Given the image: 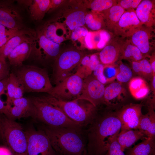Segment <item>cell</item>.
Wrapping results in <instances>:
<instances>
[{
	"label": "cell",
	"mask_w": 155,
	"mask_h": 155,
	"mask_svg": "<svg viewBox=\"0 0 155 155\" xmlns=\"http://www.w3.org/2000/svg\"><path fill=\"white\" fill-rule=\"evenodd\" d=\"M87 131V155H105L107 141L118 133L122 125L117 115L96 117Z\"/></svg>",
	"instance_id": "1"
},
{
	"label": "cell",
	"mask_w": 155,
	"mask_h": 155,
	"mask_svg": "<svg viewBox=\"0 0 155 155\" xmlns=\"http://www.w3.org/2000/svg\"><path fill=\"white\" fill-rule=\"evenodd\" d=\"M42 130L59 155H87L86 144L82 130L64 127H51L43 125Z\"/></svg>",
	"instance_id": "2"
},
{
	"label": "cell",
	"mask_w": 155,
	"mask_h": 155,
	"mask_svg": "<svg viewBox=\"0 0 155 155\" xmlns=\"http://www.w3.org/2000/svg\"><path fill=\"white\" fill-rule=\"evenodd\" d=\"M30 98L32 104L31 116L44 125L82 130V127L69 119L59 108L47 102L41 96Z\"/></svg>",
	"instance_id": "3"
},
{
	"label": "cell",
	"mask_w": 155,
	"mask_h": 155,
	"mask_svg": "<svg viewBox=\"0 0 155 155\" xmlns=\"http://www.w3.org/2000/svg\"><path fill=\"white\" fill-rule=\"evenodd\" d=\"M41 97L47 102L59 108L69 119L82 128L89 125L96 117V107L88 101H63L50 95Z\"/></svg>",
	"instance_id": "4"
},
{
	"label": "cell",
	"mask_w": 155,
	"mask_h": 155,
	"mask_svg": "<svg viewBox=\"0 0 155 155\" xmlns=\"http://www.w3.org/2000/svg\"><path fill=\"white\" fill-rule=\"evenodd\" d=\"M13 72L22 87L24 92L48 93L53 87L45 69L34 65H23L13 67Z\"/></svg>",
	"instance_id": "5"
},
{
	"label": "cell",
	"mask_w": 155,
	"mask_h": 155,
	"mask_svg": "<svg viewBox=\"0 0 155 155\" xmlns=\"http://www.w3.org/2000/svg\"><path fill=\"white\" fill-rule=\"evenodd\" d=\"M0 136L13 155H27L25 131L20 124L2 114L0 116Z\"/></svg>",
	"instance_id": "6"
},
{
	"label": "cell",
	"mask_w": 155,
	"mask_h": 155,
	"mask_svg": "<svg viewBox=\"0 0 155 155\" xmlns=\"http://www.w3.org/2000/svg\"><path fill=\"white\" fill-rule=\"evenodd\" d=\"M85 55L84 52L77 48H70L60 52L53 65V78L56 85L73 74Z\"/></svg>",
	"instance_id": "7"
},
{
	"label": "cell",
	"mask_w": 155,
	"mask_h": 155,
	"mask_svg": "<svg viewBox=\"0 0 155 155\" xmlns=\"http://www.w3.org/2000/svg\"><path fill=\"white\" fill-rule=\"evenodd\" d=\"M31 43L30 57L39 62L54 60L59 54L60 45L48 39L38 29Z\"/></svg>",
	"instance_id": "8"
},
{
	"label": "cell",
	"mask_w": 155,
	"mask_h": 155,
	"mask_svg": "<svg viewBox=\"0 0 155 155\" xmlns=\"http://www.w3.org/2000/svg\"><path fill=\"white\" fill-rule=\"evenodd\" d=\"M83 79L76 73L69 75L53 87L48 93L59 100L69 101L74 100L82 89Z\"/></svg>",
	"instance_id": "9"
},
{
	"label": "cell",
	"mask_w": 155,
	"mask_h": 155,
	"mask_svg": "<svg viewBox=\"0 0 155 155\" xmlns=\"http://www.w3.org/2000/svg\"><path fill=\"white\" fill-rule=\"evenodd\" d=\"M25 132L27 155H56L48 137L42 129H30Z\"/></svg>",
	"instance_id": "10"
},
{
	"label": "cell",
	"mask_w": 155,
	"mask_h": 155,
	"mask_svg": "<svg viewBox=\"0 0 155 155\" xmlns=\"http://www.w3.org/2000/svg\"><path fill=\"white\" fill-rule=\"evenodd\" d=\"M15 1L0 0V24L9 28L22 30L27 28L19 8Z\"/></svg>",
	"instance_id": "11"
},
{
	"label": "cell",
	"mask_w": 155,
	"mask_h": 155,
	"mask_svg": "<svg viewBox=\"0 0 155 155\" xmlns=\"http://www.w3.org/2000/svg\"><path fill=\"white\" fill-rule=\"evenodd\" d=\"M70 3V6L64 8L62 11V13H60L61 16L57 18L61 20L56 19L62 20V22L61 23L71 34V32L75 29L84 26L85 24V16L87 11L86 8L79 1H73Z\"/></svg>",
	"instance_id": "12"
},
{
	"label": "cell",
	"mask_w": 155,
	"mask_h": 155,
	"mask_svg": "<svg viewBox=\"0 0 155 155\" xmlns=\"http://www.w3.org/2000/svg\"><path fill=\"white\" fill-rule=\"evenodd\" d=\"M105 87L92 75L83 80L81 91L74 100H84L89 102L94 106L103 102Z\"/></svg>",
	"instance_id": "13"
},
{
	"label": "cell",
	"mask_w": 155,
	"mask_h": 155,
	"mask_svg": "<svg viewBox=\"0 0 155 155\" xmlns=\"http://www.w3.org/2000/svg\"><path fill=\"white\" fill-rule=\"evenodd\" d=\"M143 25L138 18L135 9L127 11L121 16L113 32L115 35L118 37L128 38Z\"/></svg>",
	"instance_id": "14"
},
{
	"label": "cell",
	"mask_w": 155,
	"mask_h": 155,
	"mask_svg": "<svg viewBox=\"0 0 155 155\" xmlns=\"http://www.w3.org/2000/svg\"><path fill=\"white\" fill-rule=\"evenodd\" d=\"M142 107L141 104L129 105L116 114L121 123V130L137 129L142 115Z\"/></svg>",
	"instance_id": "15"
},
{
	"label": "cell",
	"mask_w": 155,
	"mask_h": 155,
	"mask_svg": "<svg viewBox=\"0 0 155 155\" xmlns=\"http://www.w3.org/2000/svg\"><path fill=\"white\" fill-rule=\"evenodd\" d=\"M152 27L143 25L141 28L128 37L131 42L140 50L143 56L148 57L154 45V32Z\"/></svg>",
	"instance_id": "16"
},
{
	"label": "cell",
	"mask_w": 155,
	"mask_h": 155,
	"mask_svg": "<svg viewBox=\"0 0 155 155\" xmlns=\"http://www.w3.org/2000/svg\"><path fill=\"white\" fill-rule=\"evenodd\" d=\"M38 30L48 39L59 44L70 35L64 25L55 19L46 22Z\"/></svg>",
	"instance_id": "17"
},
{
	"label": "cell",
	"mask_w": 155,
	"mask_h": 155,
	"mask_svg": "<svg viewBox=\"0 0 155 155\" xmlns=\"http://www.w3.org/2000/svg\"><path fill=\"white\" fill-rule=\"evenodd\" d=\"M36 34V31L27 28L12 37L0 48V61H6L10 54L22 43L26 41L32 42Z\"/></svg>",
	"instance_id": "18"
},
{
	"label": "cell",
	"mask_w": 155,
	"mask_h": 155,
	"mask_svg": "<svg viewBox=\"0 0 155 155\" xmlns=\"http://www.w3.org/2000/svg\"><path fill=\"white\" fill-rule=\"evenodd\" d=\"M17 2L19 5L27 9L33 20L38 21L48 13L50 0H17Z\"/></svg>",
	"instance_id": "19"
},
{
	"label": "cell",
	"mask_w": 155,
	"mask_h": 155,
	"mask_svg": "<svg viewBox=\"0 0 155 155\" xmlns=\"http://www.w3.org/2000/svg\"><path fill=\"white\" fill-rule=\"evenodd\" d=\"M155 1L142 0L135 10L136 14L143 25L148 28L155 25Z\"/></svg>",
	"instance_id": "20"
},
{
	"label": "cell",
	"mask_w": 155,
	"mask_h": 155,
	"mask_svg": "<svg viewBox=\"0 0 155 155\" xmlns=\"http://www.w3.org/2000/svg\"><path fill=\"white\" fill-rule=\"evenodd\" d=\"M112 38L99 53V58L100 62L103 65L113 64L119 59L121 52L120 38Z\"/></svg>",
	"instance_id": "21"
},
{
	"label": "cell",
	"mask_w": 155,
	"mask_h": 155,
	"mask_svg": "<svg viewBox=\"0 0 155 155\" xmlns=\"http://www.w3.org/2000/svg\"><path fill=\"white\" fill-rule=\"evenodd\" d=\"M111 39L110 33L104 29L89 31L84 39L85 48L90 50L102 49Z\"/></svg>",
	"instance_id": "22"
},
{
	"label": "cell",
	"mask_w": 155,
	"mask_h": 155,
	"mask_svg": "<svg viewBox=\"0 0 155 155\" xmlns=\"http://www.w3.org/2000/svg\"><path fill=\"white\" fill-rule=\"evenodd\" d=\"M32 42L26 41L22 43L10 54L7 58L10 66L17 67L23 65V62L30 57Z\"/></svg>",
	"instance_id": "23"
},
{
	"label": "cell",
	"mask_w": 155,
	"mask_h": 155,
	"mask_svg": "<svg viewBox=\"0 0 155 155\" xmlns=\"http://www.w3.org/2000/svg\"><path fill=\"white\" fill-rule=\"evenodd\" d=\"M147 137L144 131L139 129L121 130L117 135V140L124 151L139 140Z\"/></svg>",
	"instance_id": "24"
},
{
	"label": "cell",
	"mask_w": 155,
	"mask_h": 155,
	"mask_svg": "<svg viewBox=\"0 0 155 155\" xmlns=\"http://www.w3.org/2000/svg\"><path fill=\"white\" fill-rule=\"evenodd\" d=\"M100 63L97 55H85L78 65L75 73L84 80L92 75L95 68Z\"/></svg>",
	"instance_id": "25"
},
{
	"label": "cell",
	"mask_w": 155,
	"mask_h": 155,
	"mask_svg": "<svg viewBox=\"0 0 155 155\" xmlns=\"http://www.w3.org/2000/svg\"><path fill=\"white\" fill-rule=\"evenodd\" d=\"M121 52L119 59L131 62L138 61L145 58L139 49L133 45L128 38H121Z\"/></svg>",
	"instance_id": "26"
},
{
	"label": "cell",
	"mask_w": 155,
	"mask_h": 155,
	"mask_svg": "<svg viewBox=\"0 0 155 155\" xmlns=\"http://www.w3.org/2000/svg\"><path fill=\"white\" fill-rule=\"evenodd\" d=\"M125 96V91L121 83L113 82L105 87L103 102L113 104L121 100Z\"/></svg>",
	"instance_id": "27"
},
{
	"label": "cell",
	"mask_w": 155,
	"mask_h": 155,
	"mask_svg": "<svg viewBox=\"0 0 155 155\" xmlns=\"http://www.w3.org/2000/svg\"><path fill=\"white\" fill-rule=\"evenodd\" d=\"M125 11L121 6L116 4L101 12L106 27L113 31L116 24Z\"/></svg>",
	"instance_id": "28"
},
{
	"label": "cell",
	"mask_w": 155,
	"mask_h": 155,
	"mask_svg": "<svg viewBox=\"0 0 155 155\" xmlns=\"http://www.w3.org/2000/svg\"><path fill=\"white\" fill-rule=\"evenodd\" d=\"M155 139L147 137L133 147L128 149L125 155H155Z\"/></svg>",
	"instance_id": "29"
},
{
	"label": "cell",
	"mask_w": 155,
	"mask_h": 155,
	"mask_svg": "<svg viewBox=\"0 0 155 155\" xmlns=\"http://www.w3.org/2000/svg\"><path fill=\"white\" fill-rule=\"evenodd\" d=\"M129 88L131 95L137 99L145 98L150 91L146 81L140 77L132 78L129 81Z\"/></svg>",
	"instance_id": "30"
},
{
	"label": "cell",
	"mask_w": 155,
	"mask_h": 155,
	"mask_svg": "<svg viewBox=\"0 0 155 155\" xmlns=\"http://www.w3.org/2000/svg\"><path fill=\"white\" fill-rule=\"evenodd\" d=\"M149 110L147 114L142 115L137 129L144 131L148 137L155 139V113L152 109Z\"/></svg>",
	"instance_id": "31"
},
{
	"label": "cell",
	"mask_w": 155,
	"mask_h": 155,
	"mask_svg": "<svg viewBox=\"0 0 155 155\" xmlns=\"http://www.w3.org/2000/svg\"><path fill=\"white\" fill-rule=\"evenodd\" d=\"M80 3L86 8H89L91 11L101 13L117 4V0H92L80 1Z\"/></svg>",
	"instance_id": "32"
},
{
	"label": "cell",
	"mask_w": 155,
	"mask_h": 155,
	"mask_svg": "<svg viewBox=\"0 0 155 155\" xmlns=\"http://www.w3.org/2000/svg\"><path fill=\"white\" fill-rule=\"evenodd\" d=\"M85 24L90 29L97 31L106 27L103 17L101 13L92 11L87 12L85 18Z\"/></svg>",
	"instance_id": "33"
},
{
	"label": "cell",
	"mask_w": 155,
	"mask_h": 155,
	"mask_svg": "<svg viewBox=\"0 0 155 155\" xmlns=\"http://www.w3.org/2000/svg\"><path fill=\"white\" fill-rule=\"evenodd\" d=\"M132 68L137 74L146 79L152 77V71L148 60L145 58L138 61L131 62Z\"/></svg>",
	"instance_id": "34"
},
{
	"label": "cell",
	"mask_w": 155,
	"mask_h": 155,
	"mask_svg": "<svg viewBox=\"0 0 155 155\" xmlns=\"http://www.w3.org/2000/svg\"><path fill=\"white\" fill-rule=\"evenodd\" d=\"M88 32L83 26L77 27L71 32V39L78 49L81 50L85 48L84 39Z\"/></svg>",
	"instance_id": "35"
},
{
	"label": "cell",
	"mask_w": 155,
	"mask_h": 155,
	"mask_svg": "<svg viewBox=\"0 0 155 155\" xmlns=\"http://www.w3.org/2000/svg\"><path fill=\"white\" fill-rule=\"evenodd\" d=\"M117 133L110 137L107 141L105 155H125L124 151L118 142Z\"/></svg>",
	"instance_id": "36"
},
{
	"label": "cell",
	"mask_w": 155,
	"mask_h": 155,
	"mask_svg": "<svg viewBox=\"0 0 155 155\" xmlns=\"http://www.w3.org/2000/svg\"><path fill=\"white\" fill-rule=\"evenodd\" d=\"M19 83V81L15 75L11 72L8 77L7 87V92L6 95L7 97L5 102L6 105H10L13 100L14 91L16 88Z\"/></svg>",
	"instance_id": "37"
},
{
	"label": "cell",
	"mask_w": 155,
	"mask_h": 155,
	"mask_svg": "<svg viewBox=\"0 0 155 155\" xmlns=\"http://www.w3.org/2000/svg\"><path fill=\"white\" fill-rule=\"evenodd\" d=\"M7 109L5 115L9 119L14 120L16 119L31 116L30 113L19 107L7 105Z\"/></svg>",
	"instance_id": "38"
},
{
	"label": "cell",
	"mask_w": 155,
	"mask_h": 155,
	"mask_svg": "<svg viewBox=\"0 0 155 155\" xmlns=\"http://www.w3.org/2000/svg\"><path fill=\"white\" fill-rule=\"evenodd\" d=\"M132 76L133 72L131 69L121 62L120 63L117 67L116 78L118 82H127L131 79Z\"/></svg>",
	"instance_id": "39"
},
{
	"label": "cell",
	"mask_w": 155,
	"mask_h": 155,
	"mask_svg": "<svg viewBox=\"0 0 155 155\" xmlns=\"http://www.w3.org/2000/svg\"><path fill=\"white\" fill-rule=\"evenodd\" d=\"M27 28L22 30H13L0 24V48L12 37Z\"/></svg>",
	"instance_id": "40"
},
{
	"label": "cell",
	"mask_w": 155,
	"mask_h": 155,
	"mask_svg": "<svg viewBox=\"0 0 155 155\" xmlns=\"http://www.w3.org/2000/svg\"><path fill=\"white\" fill-rule=\"evenodd\" d=\"M117 70V67L114 64L104 65L103 75L107 83L114 81L116 79Z\"/></svg>",
	"instance_id": "41"
},
{
	"label": "cell",
	"mask_w": 155,
	"mask_h": 155,
	"mask_svg": "<svg viewBox=\"0 0 155 155\" xmlns=\"http://www.w3.org/2000/svg\"><path fill=\"white\" fill-rule=\"evenodd\" d=\"M10 105L15 106L25 110L29 112L31 115L32 104L30 98L22 97L14 99L13 100Z\"/></svg>",
	"instance_id": "42"
},
{
	"label": "cell",
	"mask_w": 155,
	"mask_h": 155,
	"mask_svg": "<svg viewBox=\"0 0 155 155\" xmlns=\"http://www.w3.org/2000/svg\"><path fill=\"white\" fill-rule=\"evenodd\" d=\"M142 1L141 0H117V4L121 6L125 10H126L127 11H128L136 9Z\"/></svg>",
	"instance_id": "43"
},
{
	"label": "cell",
	"mask_w": 155,
	"mask_h": 155,
	"mask_svg": "<svg viewBox=\"0 0 155 155\" xmlns=\"http://www.w3.org/2000/svg\"><path fill=\"white\" fill-rule=\"evenodd\" d=\"M104 65L100 63L95 68L93 71L92 75L94 78L104 85L107 82L104 78L103 73Z\"/></svg>",
	"instance_id": "44"
},
{
	"label": "cell",
	"mask_w": 155,
	"mask_h": 155,
	"mask_svg": "<svg viewBox=\"0 0 155 155\" xmlns=\"http://www.w3.org/2000/svg\"><path fill=\"white\" fill-rule=\"evenodd\" d=\"M10 66L6 61H0V81L9 76L10 73Z\"/></svg>",
	"instance_id": "45"
},
{
	"label": "cell",
	"mask_w": 155,
	"mask_h": 155,
	"mask_svg": "<svg viewBox=\"0 0 155 155\" xmlns=\"http://www.w3.org/2000/svg\"><path fill=\"white\" fill-rule=\"evenodd\" d=\"M66 1L63 0H50L48 13H50L63 4Z\"/></svg>",
	"instance_id": "46"
},
{
	"label": "cell",
	"mask_w": 155,
	"mask_h": 155,
	"mask_svg": "<svg viewBox=\"0 0 155 155\" xmlns=\"http://www.w3.org/2000/svg\"><path fill=\"white\" fill-rule=\"evenodd\" d=\"M24 93L23 88L19 83L16 86L15 89L13 99L23 97V94Z\"/></svg>",
	"instance_id": "47"
},
{
	"label": "cell",
	"mask_w": 155,
	"mask_h": 155,
	"mask_svg": "<svg viewBox=\"0 0 155 155\" xmlns=\"http://www.w3.org/2000/svg\"><path fill=\"white\" fill-rule=\"evenodd\" d=\"M8 77L0 81V97L6 90Z\"/></svg>",
	"instance_id": "48"
},
{
	"label": "cell",
	"mask_w": 155,
	"mask_h": 155,
	"mask_svg": "<svg viewBox=\"0 0 155 155\" xmlns=\"http://www.w3.org/2000/svg\"><path fill=\"white\" fill-rule=\"evenodd\" d=\"M148 57L150 59L149 61L151 67L152 68L153 75L152 76L155 75V54L153 53L151 56H148Z\"/></svg>",
	"instance_id": "49"
},
{
	"label": "cell",
	"mask_w": 155,
	"mask_h": 155,
	"mask_svg": "<svg viewBox=\"0 0 155 155\" xmlns=\"http://www.w3.org/2000/svg\"><path fill=\"white\" fill-rule=\"evenodd\" d=\"M0 155H13L10 150L5 146H0Z\"/></svg>",
	"instance_id": "50"
},
{
	"label": "cell",
	"mask_w": 155,
	"mask_h": 155,
	"mask_svg": "<svg viewBox=\"0 0 155 155\" xmlns=\"http://www.w3.org/2000/svg\"><path fill=\"white\" fill-rule=\"evenodd\" d=\"M7 109V105L5 103L1 100L0 97V113L5 115Z\"/></svg>",
	"instance_id": "51"
},
{
	"label": "cell",
	"mask_w": 155,
	"mask_h": 155,
	"mask_svg": "<svg viewBox=\"0 0 155 155\" xmlns=\"http://www.w3.org/2000/svg\"><path fill=\"white\" fill-rule=\"evenodd\" d=\"M152 85L153 90L155 92V75L152 76Z\"/></svg>",
	"instance_id": "52"
},
{
	"label": "cell",
	"mask_w": 155,
	"mask_h": 155,
	"mask_svg": "<svg viewBox=\"0 0 155 155\" xmlns=\"http://www.w3.org/2000/svg\"><path fill=\"white\" fill-rule=\"evenodd\" d=\"M56 154H57V153H56ZM56 155H58V154H56Z\"/></svg>",
	"instance_id": "53"
},
{
	"label": "cell",
	"mask_w": 155,
	"mask_h": 155,
	"mask_svg": "<svg viewBox=\"0 0 155 155\" xmlns=\"http://www.w3.org/2000/svg\"><path fill=\"white\" fill-rule=\"evenodd\" d=\"M1 113H0V115H1Z\"/></svg>",
	"instance_id": "54"
}]
</instances>
